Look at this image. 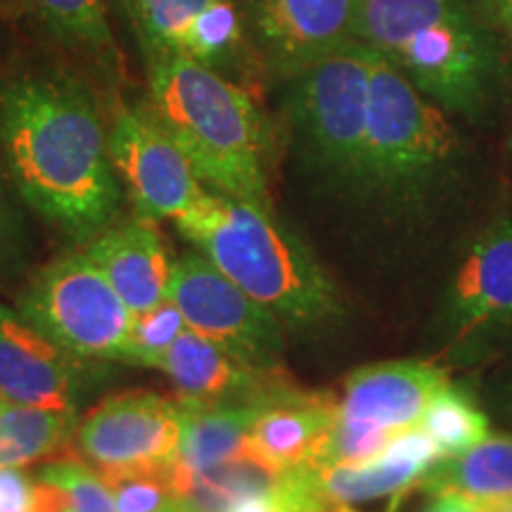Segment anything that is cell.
Returning <instances> with one entry per match:
<instances>
[{
    "mask_svg": "<svg viewBox=\"0 0 512 512\" xmlns=\"http://www.w3.org/2000/svg\"><path fill=\"white\" fill-rule=\"evenodd\" d=\"M444 354L456 363L484 361L512 344V221L472 240L453 273L439 313Z\"/></svg>",
    "mask_w": 512,
    "mask_h": 512,
    "instance_id": "8",
    "label": "cell"
},
{
    "mask_svg": "<svg viewBox=\"0 0 512 512\" xmlns=\"http://www.w3.org/2000/svg\"><path fill=\"white\" fill-rule=\"evenodd\" d=\"M373 50L351 43L290 81L287 114L316 169L358 185L368 136Z\"/></svg>",
    "mask_w": 512,
    "mask_h": 512,
    "instance_id": "6",
    "label": "cell"
},
{
    "mask_svg": "<svg viewBox=\"0 0 512 512\" xmlns=\"http://www.w3.org/2000/svg\"><path fill=\"white\" fill-rule=\"evenodd\" d=\"M81 358L57 347L19 311L0 304V396L34 408H76Z\"/></svg>",
    "mask_w": 512,
    "mask_h": 512,
    "instance_id": "17",
    "label": "cell"
},
{
    "mask_svg": "<svg viewBox=\"0 0 512 512\" xmlns=\"http://www.w3.org/2000/svg\"><path fill=\"white\" fill-rule=\"evenodd\" d=\"M418 427L439 446L444 458L470 451L491 434L486 413L470 394L451 382L432 396Z\"/></svg>",
    "mask_w": 512,
    "mask_h": 512,
    "instance_id": "23",
    "label": "cell"
},
{
    "mask_svg": "<svg viewBox=\"0 0 512 512\" xmlns=\"http://www.w3.org/2000/svg\"><path fill=\"white\" fill-rule=\"evenodd\" d=\"M41 22L72 46L105 53L114 38L107 0H27Z\"/></svg>",
    "mask_w": 512,
    "mask_h": 512,
    "instance_id": "24",
    "label": "cell"
},
{
    "mask_svg": "<svg viewBox=\"0 0 512 512\" xmlns=\"http://www.w3.org/2000/svg\"><path fill=\"white\" fill-rule=\"evenodd\" d=\"M3 403H5V399H3V396H0V406H3Z\"/></svg>",
    "mask_w": 512,
    "mask_h": 512,
    "instance_id": "36",
    "label": "cell"
},
{
    "mask_svg": "<svg viewBox=\"0 0 512 512\" xmlns=\"http://www.w3.org/2000/svg\"><path fill=\"white\" fill-rule=\"evenodd\" d=\"M19 192L0 157V273H12L27 254V226L19 209Z\"/></svg>",
    "mask_w": 512,
    "mask_h": 512,
    "instance_id": "28",
    "label": "cell"
},
{
    "mask_svg": "<svg viewBox=\"0 0 512 512\" xmlns=\"http://www.w3.org/2000/svg\"><path fill=\"white\" fill-rule=\"evenodd\" d=\"M185 330H188V323H185L183 313L169 299L159 304L157 309L140 313L133 320L131 342H128L124 363L150 368L152 361L162 356Z\"/></svg>",
    "mask_w": 512,
    "mask_h": 512,
    "instance_id": "26",
    "label": "cell"
},
{
    "mask_svg": "<svg viewBox=\"0 0 512 512\" xmlns=\"http://www.w3.org/2000/svg\"><path fill=\"white\" fill-rule=\"evenodd\" d=\"M430 494H456L475 503L512 501V437L489 434L470 451L444 458L422 479Z\"/></svg>",
    "mask_w": 512,
    "mask_h": 512,
    "instance_id": "20",
    "label": "cell"
},
{
    "mask_svg": "<svg viewBox=\"0 0 512 512\" xmlns=\"http://www.w3.org/2000/svg\"><path fill=\"white\" fill-rule=\"evenodd\" d=\"M76 430V408H34L5 401L0 406V470L60 453Z\"/></svg>",
    "mask_w": 512,
    "mask_h": 512,
    "instance_id": "22",
    "label": "cell"
},
{
    "mask_svg": "<svg viewBox=\"0 0 512 512\" xmlns=\"http://www.w3.org/2000/svg\"><path fill=\"white\" fill-rule=\"evenodd\" d=\"M441 460L439 446L413 427L368 463L297 467L283 472V482L299 512H399Z\"/></svg>",
    "mask_w": 512,
    "mask_h": 512,
    "instance_id": "9",
    "label": "cell"
},
{
    "mask_svg": "<svg viewBox=\"0 0 512 512\" xmlns=\"http://www.w3.org/2000/svg\"><path fill=\"white\" fill-rule=\"evenodd\" d=\"M510 150H512V138H510Z\"/></svg>",
    "mask_w": 512,
    "mask_h": 512,
    "instance_id": "37",
    "label": "cell"
},
{
    "mask_svg": "<svg viewBox=\"0 0 512 512\" xmlns=\"http://www.w3.org/2000/svg\"><path fill=\"white\" fill-rule=\"evenodd\" d=\"M247 36L273 76L292 81L356 43L363 0H238Z\"/></svg>",
    "mask_w": 512,
    "mask_h": 512,
    "instance_id": "12",
    "label": "cell"
},
{
    "mask_svg": "<svg viewBox=\"0 0 512 512\" xmlns=\"http://www.w3.org/2000/svg\"><path fill=\"white\" fill-rule=\"evenodd\" d=\"M143 110L216 195L271 207L266 162L271 131L240 83L178 55L150 60Z\"/></svg>",
    "mask_w": 512,
    "mask_h": 512,
    "instance_id": "2",
    "label": "cell"
},
{
    "mask_svg": "<svg viewBox=\"0 0 512 512\" xmlns=\"http://www.w3.org/2000/svg\"><path fill=\"white\" fill-rule=\"evenodd\" d=\"M150 368L169 377L176 401L188 408L273 406L304 392L285 370L271 373L247 366L190 328Z\"/></svg>",
    "mask_w": 512,
    "mask_h": 512,
    "instance_id": "14",
    "label": "cell"
},
{
    "mask_svg": "<svg viewBox=\"0 0 512 512\" xmlns=\"http://www.w3.org/2000/svg\"><path fill=\"white\" fill-rule=\"evenodd\" d=\"M422 512H482L475 501H467L456 494H434L432 501L425 505Z\"/></svg>",
    "mask_w": 512,
    "mask_h": 512,
    "instance_id": "31",
    "label": "cell"
},
{
    "mask_svg": "<svg viewBox=\"0 0 512 512\" xmlns=\"http://www.w3.org/2000/svg\"><path fill=\"white\" fill-rule=\"evenodd\" d=\"M110 157L133 216L147 221H176L207 195L200 176L174 140L145 110L121 107L110 131Z\"/></svg>",
    "mask_w": 512,
    "mask_h": 512,
    "instance_id": "13",
    "label": "cell"
},
{
    "mask_svg": "<svg viewBox=\"0 0 512 512\" xmlns=\"http://www.w3.org/2000/svg\"><path fill=\"white\" fill-rule=\"evenodd\" d=\"M164 512H192V510H190L188 505H185L183 501H176V503H171L169 508H166Z\"/></svg>",
    "mask_w": 512,
    "mask_h": 512,
    "instance_id": "35",
    "label": "cell"
},
{
    "mask_svg": "<svg viewBox=\"0 0 512 512\" xmlns=\"http://www.w3.org/2000/svg\"><path fill=\"white\" fill-rule=\"evenodd\" d=\"M448 373L430 361H384L363 366L344 380L337 420L394 439L420 425Z\"/></svg>",
    "mask_w": 512,
    "mask_h": 512,
    "instance_id": "16",
    "label": "cell"
},
{
    "mask_svg": "<svg viewBox=\"0 0 512 512\" xmlns=\"http://www.w3.org/2000/svg\"><path fill=\"white\" fill-rule=\"evenodd\" d=\"M228 512H290L287 508V503L283 501V496L278 494V486H271V489L266 491V494H259V496H249L245 501H240L235 505L233 510Z\"/></svg>",
    "mask_w": 512,
    "mask_h": 512,
    "instance_id": "30",
    "label": "cell"
},
{
    "mask_svg": "<svg viewBox=\"0 0 512 512\" xmlns=\"http://www.w3.org/2000/svg\"><path fill=\"white\" fill-rule=\"evenodd\" d=\"M0 147L22 202L76 245L117 223L124 185L105 121L79 81L22 76L5 83Z\"/></svg>",
    "mask_w": 512,
    "mask_h": 512,
    "instance_id": "1",
    "label": "cell"
},
{
    "mask_svg": "<svg viewBox=\"0 0 512 512\" xmlns=\"http://www.w3.org/2000/svg\"><path fill=\"white\" fill-rule=\"evenodd\" d=\"M150 55H178L226 72L247 41L238 0H131Z\"/></svg>",
    "mask_w": 512,
    "mask_h": 512,
    "instance_id": "15",
    "label": "cell"
},
{
    "mask_svg": "<svg viewBox=\"0 0 512 512\" xmlns=\"http://www.w3.org/2000/svg\"><path fill=\"white\" fill-rule=\"evenodd\" d=\"M17 311L81 361H124L136 320L83 249L41 268L19 294Z\"/></svg>",
    "mask_w": 512,
    "mask_h": 512,
    "instance_id": "7",
    "label": "cell"
},
{
    "mask_svg": "<svg viewBox=\"0 0 512 512\" xmlns=\"http://www.w3.org/2000/svg\"><path fill=\"white\" fill-rule=\"evenodd\" d=\"M226 278L283 325L316 330L342 318L335 280L273 207L207 192L174 221Z\"/></svg>",
    "mask_w": 512,
    "mask_h": 512,
    "instance_id": "3",
    "label": "cell"
},
{
    "mask_svg": "<svg viewBox=\"0 0 512 512\" xmlns=\"http://www.w3.org/2000/svg\"><path fill=\"white\" fill-rule=\"evenodd\" d=\"M501 406H503V415H505V420H508V422H510V427H512V392L503 396V403H501Z\"/></svg>",
    "mask_w": 512,
    "mask_h": 512,
    "instance_id": "34",
    "label": "cell"
},
{
    "mask_svg": "<svg viewBox=\"0 0 512 512\" xmlns=\"http://www.w3.org/2000/svg\"><path fill=\"white\" fill-rule=\"evenodd\" d=\"M356 41L446 114H484L498 50L467 0H363Z\"/></svg>",
    "mask_w": 512,
    "mask_h": 512,
    "instance_id": "4",
    "label": "cell"
},
{
    "mask_svg": "<svg viewBox=\"0 0 512 512\" xmlns=\"http://www.w3.org/2000/svg\"><path fill=\"white\" fill-rule=\"evenodd\" d=\"M83 252L105 273L133 316L157 309L169 299L174 261L169 259L155 221L133 216L114 223L88 242Z\"/></svg>",
    "mask_w": 512,
    "mask_h": 512,
    "instance_id": "18",
    "label": "cell"
},
{
    "mask_svg": "<svg viewBox=\"0 0 512 512\" xmlns=\"http://www.w3.org/2000/svg\"><path fill=\"white\" fill-rule=\"evenodd\" d=\"M482 512H512V501H498V503H477Z\"/></svg>",
    "mask_w": 512,
    "mask_h": 512,
    "instance_id": "33",
    "label": "cell"
},
{
    "mask_svg": "<svg viewBox=\"0 0 512 512\" xmlns=\"http://www.w3.org/2000/svg\"><path fill=\"white\" fill-rule=\"evenodd\" d=\"M183 406L152 392L110 396L74 434L83 463L102 477L174 467L183 439Z\"/></svg>",
    "mask_w": 512,
    "mask_h": 512,
    "instance_id": "11",
    "label": "cell"
},
{
    "mask_svg": "<svg viewBox=\"0 0 512 512\" xmlns=\"http://www.w3.org/2000/svg\"><path fill=\"white\" fill-rule=\"evenodd\" d=\"M0 512H41V484L22 467L0 470Z\"/></svg>",
    "mask_w": 512,
    "mask_h": 512,
    "instance_id": "29",
    "label": "cell"
},
{
    "mask_svg": "<svg viewBox=\"0 0 512 512\" xmlns=\"http://www.w3.org/2000/svg\"><path fill=\"white\" fill-rule=\"evenodd\" d=\"M458 150L446 112L373 53L368 136L356 188L392 202L422 200L451 176Z\"/></svg>",
    "mask_w": 512,
    "mask_h": 512,
    "instance_id": "5",
    "label": "cell"
},
{
    "mask_svg": "<svg viewBox=\"0 0 512 512\" xmlns=\"http://www.w3.org/2000/svg\"><path fill=\"white\" fill-rule=\"evenodd\" d=\"M264 408L268 406H183V439L176 465L188 472H202L249 456V430Z\"/></svg>",
    "mask_w": 512,
    "mask_h": 512,
    "instance_id": "21",
    "label": "cell"
},
{
    "mask_svg": "<svg viewBox=\"0 0 512 512\" xmlns=\"http://www.w3.org/2000/svg\"><path fill=\"white\" fill-rule=\"evenodd\" d=\"M176 467V465H174ZM174 467L102 477L110 484L117 512H164L176 503Z\"/></svg>",
    "mask_w": 512,
    "mask_h": 512,
    "instance_id": "27",
    "label": "cell"
},
{
    "mask_svg": "<svg viewBox=\"0 0 512 512\" xmlns=\"http://www.w3.org/2000/svg\"><path fill=\"white\" fill-rule=\"evenodd\" d=\"M491 10H494L496 22L512 34V0H489Z\"/></svg>",
    "mask_w": 512,
    "mask_h": 512,
    "instance_id": "32",
    "label": "cell"
},
{
    "mask_svg": "<svg viewBox=\"0 0 512 512\" xmlns=\"http://www.w3.org/2000/svg\"><path fill=\"white\" fill-rule=\"evenodd\" d=\"M36 479L55 491L62 512H117L110 484L83 460L43 465Z\"/></svg>",
    "mask_w": 512,
    "mask_h": 512,
    "instance_id": "25",
    "label": "cell"
},
{
    "mask_svg": "<svg viewBox=\"0 0 512 512\" xmlns=\"http://www.w3.org/2000/svg\"><path fill=\"white\" fill-rule=\"evenodd\" d=\"M335 415L337 399L304 389L261 411L249 430V453L278 475L316 465Z\"/></svg>",
    "mask_w": 512,
    "mask_h": 512,
    "instance_id": "19",
    "label": "cell"
},
{
    "mask_svg": "<svg viewBox=\"0 0 512 512\" xmlns=\"http://www.w3.org/2000/svg\"><path fill=\"white\" fill-rule=\"evenodd\" d=\"M169 302L190 330L200 332L247 366L278 373L283 368V320L254 302L204 254L174 261Z\"/></svg>",
    "mask_w": 512,
    "mask_h": 512,
    "instance_id": "10",
    "label": "cell"
}]
</instances>
